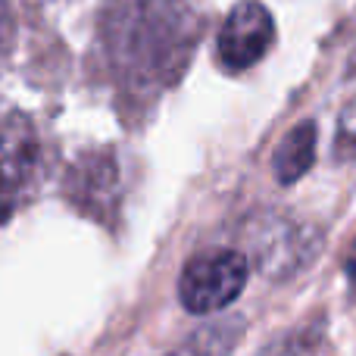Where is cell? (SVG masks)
Segmentation results:
<instances>
[{"label":"cell","mask_w":356,"mask_h":356,"mask_svg":"<svg viewBox=\"0 0 356 356\" xmlns=\"http://www.w3.org/2000/svg\"><path fill=\"white\" fill-rule=\"evenodd\" d=\"M275 41V22L257 0H244L225 16L216 38V56L228 72H244L269 54Z\"/></svg>","instance_id":"4"},{"label":"cell","mask_w":356,"mask_h":356,"mask_svg":"<svg viewBox=\"0 0 356 356\" xmlns=\"http://www.w3.org/2000/svg\"><path fill=\"white\" fill-rule=\"evenodd\" d=\"M316 156V122H297L272 154V172L282 184H294L313 166Z\"/></svg>","instance_id":"5"},{"label":"cell","mask_w":356,"mask_h":356,"mask_svg":"<svg viewBox=\"0 0 356 356\" xmlns=\"http://www.w3.org/2000/svg\"><path fill=\"white\" fill-rule=\"evenodd\" d=\"M334 156H338V160L356 156V97L347 100L344 110H341L338 138H334Z\"/></svg>","instance_id":"7"},{"label":"cell","mask_w":356,"mask_h":356,"mask_svg":"<svg viewBox=\"0 0 356 356\" xmlns=\"http://www.w3.org/2000/svg\"><path fill=\"white\" fill-rule=\"evenodd\" d=\"M263 356H322V341L313 334H288L272 347H266Z\"/></svg>","instance_id":"8"},{"label":"cell","mask_w":356,"mask_h":356,"mask_svg":"<svg viewBox=\"0 0 356 356\" xmlns=\"http://www.w3.org/2000/svg\"><path fill=\"white\" fill-rule=\"evenodd\" d=\"M347 275H350V282H353V288H356V241H353L350 253H347Z\"/></svg>","instance_id":"10"},{"label":"cell","mask_w":356,"mask_h":356,"mask_svg":"<svg viewBox=\"0 0 356 356\" xmlns=\"http://www.w3.org/2000/svg\"><path fill=\"white\" fill-rule=\"evenodd\" d=\"M104 44L122 75L160 79L191 44V10L184 0H113L104 16Z\"/></svg>","instance_id":"1"},{"label":"cell","mask_w":356,"mask_h":356,"mask_svg":"<svg viewBox=\"0 0 356 356\" xmlns=\"http://www.w3.org/2000/svg\"><path fill=\"white\" fill-rule=\"evenodd\" d=\"M10 41V10H6V0H0V54L6 50Z\"/></svg>","instance_id":"9"},{"label":"cell","mask_w":356,"mask_h":356,"mask_svg":"<svg viewBox=\"0 0 356 356\" xmlns=\"http://www.w3.org/2000/svg\"><path fill=\"white\" fill-rule=\"evenodd\" d=\"M250 266L234 250H207L184 266L178 297L191 313H219L241 297Z\"/></svg>","instance_id":"3"},{"label":"cell","mask_w":356,"mask_h":356,"mask_svg":"<svg viewBox=\"0 0 356 356\" xmlns=\"http://www.w3.org/2000/svg\"><path fill=\"white\" fill-rule=\"evenodd\" d=\"M238 334H241V322L222 319L219 325H209L203 332H197L188 344H181L169 356H228L232 347L238 344Z\"/></svg>","instance_id":"6"},{"label":"cell","mask_w":356,"mask_h":356,"mask_svg":"<svg viewBox=\"0 0 356 356\" xmlns=\"http://www.w3.org/2000/svg\"><path fill=\"white\" fill-rule=\"evenodd\" d=\"M41 141L25 113L0 106V222H6L35 188Z\"/></svg>","instance_id":"2"}]
</instances>
